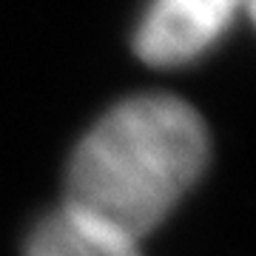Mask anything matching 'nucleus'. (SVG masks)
<instances>
[{
  "mask_svg": "<svg viewBox=\"0 0 256 256\" xmlns=\"http://www.w3.org/2000/svg\"><path fill=\"white\" fill-rule=\"evenodd\" d=\"M208 162V131L180 97L146 94L111 108L80 140L63 208L142 242Z\"/></svg>",
  "mask_w": 256,
  "mask_h": 256,
  "instance_id": "nucleus-1",
  "label": "nucleus"
},
{
  "mask_svg": "<svg viewBox=\"0 0 256 256\" xmlns=\"http://www.w3.org/2000/svg\"><path fill=\"white\" fill-rule=\"evenodd\" d=\"M248 0H154L137 34V54L151 66H180L208 52Z\"/></svg>",
  "mask_w": 256,
  "mask_h": 256,
  "instance_id": "nucleus-2",
  "label": "nucleus"
},
{
  "mask_svg": "<svg viewBox=\"0 0 256 256\" xmlns=\"http://www.w3.org/2000/svg\"><path fill=\"white\" fill-rule=\"evenodd\" d=\"M26 256H142L140 242L57 208L28 236Z\"/></svg>",
  "mask_w": 256,
  "mask_h": 256,
  "instance_id": "nucleus-3",
  "label": "nucleus"
}]
</instances>
